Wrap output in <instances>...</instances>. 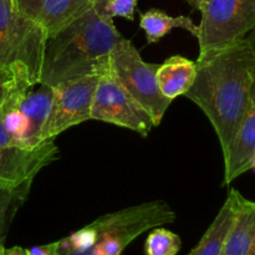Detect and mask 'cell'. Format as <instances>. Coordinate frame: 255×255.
I'll return each instance as SVG.
<instances>
[{"instance_id": "cell-9", "label": "cell", "mask_w": 255, "mask_h": 255, "mask_svg": "<svg viewBox=\"0 0 255 255\" xmlns=\"http://www.w3.org/2000/svg\"><path fill=\"white\" fill-rule=\"evenodd\" d=\"M255 157V75L249 101L228 153L224 157V184L253 168Z\"/></svg>"}, {"instance_id": "cell-26", "label": "cell", "mask_w": 255, "mask_h": 255, "mask_svg": "<svg viewBox=\"0 0 255 255\" xmlns=\"http://www.w3.org/2000/svg\"><path fill=\"white\" fill-rule=\"evenodd\" d=\"M92 1H94V4H96V2H99V1H101V0H92Z\"/></svg>"}, {"instance_id": "cell-19", "label": "cell", "mask_w": 255, "mask_h": 255, "mask_svg": "<svg viewBox=\"0 0 255 255\" xmlns=\"http://www.w3.org/2000/svg\"><path fill=\"white\" fill-rule=\"evenodd\" d=\"M56 253L57 255H94V252H92L91 248L86 249V251L72 249L66 238L56 242Z\"/></svg>"}, {"instance_id": "cell-4", "label": "cell", "mask_w": 255, "mask_h": 255, "mask_svg": "<svg viewBox=\"0 0 255 255\" xmlns=\"http://www.w3.org/2000/svg\"><path fill=\"white\" fill-rule=\"evenodd\" d=\"M158 65L143 61L129 40L122 37L110 54V70L124 89L151 116L154 127L161 124L171 100L158 87L156 72Z\"/></svg>"}, {"instance_id": "cell-15", "label": "cell", "mask_w": 255, "mask_h": 255, "mask_svg": "<svg viewBox=\"0 0 255 255\" xmlns=\"http://www.w3.org/2000/svg\"><path fill=\"white\" fill-rule=\"evenodd\" d=\"M29 191L30 187L9 188L0 186V244L4 242L16 212L26 201Z\"/></svg>"}, {"instance_id": "cell-18", "label": "cell", "mask_w": 255, "mask_h": 255, "mask_svg": "<svg viewBox=\"0 0 255 255\" xmlns=\"http://www.w3.org/2000/svg\"><path fill=\"white\" fill-rule=\"evenodd\" d=\"M66 239L72 249H76V251H86V249L92 248L96 244L97 234L95 232V229L89 224V226L84 227V228L79 229L75 233H72Z\"/></svg>"}, {"instance_id": "cell-22", "label": "cell", "mask_w": 255, "mask_h": 255, "mask_svg": "<svg viewBox=\"0 0 255 255\" xmlns=\"http://www.w3.org/2000/svg\"><path fill=\"white\" fill-rule=\"evenodd\" d=\"M246 39H247V41H248L249 46H251L252 51H253V54L255 55V25H254L253 29H252V31L247 35Z\"/></svg>"}, {"instance_id": "cell-2", "label": "cell", "mask_w": 255, "mask_h": 255, "mask_svg": "<svg viewBox=\"0 0 255 255\" xmlns=\"http://www.w3.org/2000/svg\"><path fill=\"white\" fill-rule=\"evenodd\" d=\"M114 20L96 5L79 19L46 37L40 84L54 87L86 76H101L110 54L122 39Z\"/></svg>"}, {"instance_id": "cell-14", "label": "cell", "mask_w": 255, "mask_h": 255, "mask_svg": "<svg viewBox=\"0 0 255 255\" xmlns=\"http://www.w3.org/2000/svg\"><path fill=\"white\" fill-rule=\"evenodd\" d=\"M35 86L29 89V91L24 95L20 102V111L29 120L32 142L35 144H40L39 134L49 116L54 91H52V87L46 86V85L39 84L40 87L37 90H34Z\"/></svg>"}, {"instance_id": "cell-24", "label": "cell", "mask_w": 255, "mask_h": 255, "mask_svg": "<svg viewBox=\"0 0 255 255\" xmlns=\"http://www.w3.org/2000/svg\"><path fill=\"white\" fill-rule=\"evenodd\" d=\"M4 252H5V247L4 244H0V255H4Z\"/></svg>"}, {"instance_id": "cell-20", "label": "cell", "mask_w": 255, "mask_h": 255, "mask_svg": "<svg viewBox=\"0 0 255 255\" xmlns=\"http://www.w3.org/2000/svg\"><path fill=\"white\" fill-rule=\"evenodd\" d=\"M55 247H56V242L51 244H47V246L34 247L31 249H27V255H51Z\"/></svg>"}, {"instance_id": "cell-17", "label": "cell", "mask_w": 255, "mask_h": 255, "mask_svg": "<svg viewBox=\"0 0 255 255\" xmlns=\"http://www.w3.org/2000/svg\"><path fill=\"white\" fill-rule=\"evenodd\" d=\"M138 0H101L96 2V6L109 17H124V19H134V10Z\"/></svg>"}, {"instance_id": "cell-11", "label": "cell", "mask_w": 255, "mask_h": 255, "mask_svg": "<svg viewBox=\"0 0 255 255\" xmlns=\"http://www.w3.org/2000/svg\"><path fill=\"white\" fill-rule=\"evenodd\" d=\"M196 74V61H192L181 55H173L163 64L158 65L156 76L163 96L172 101L176 97L186 95L193 85Z\"/></svg>"}, {"instance_id": "cell-10", "label": "cell", "mask_w": 255, "mask_h": 255, "mask_svg": "<svg viewBox=\"0 0 255 255\" xmlns=\"http://www.w3.org/2000/svg\"><path fill=\"white\" fill-rule=\"evenodd\" d=\"M234 219L227 234L222 255H255V202L231 189Z\"/></svg>"}, {"instance_id": "cell-23", "label": "cell", "mask_w": 255, "mask_h": 255, "mask_svg": "<svg viewBox=\"0 0 255 255\" xmlns=\"http://www.w3.org/2000/svg\"><path fill=\"white\" fill-rule=\"evenodd\" d=\"M187 1H188L189 5H191V6H193L194 9L201 10L202 7H203V5L206 4L207 0H187Z\"/></svg>"}, {"instance_id": "cell-16", "label": "cell", "mask_w": 255, "mask_h": 255, "mask_svg": "<svg viewBox=\"0 0 255 255\" xmlns=\"http://www.w3.org/2000/svg\"><path fill=\"white\" fill-rule=\"evenodd\" d=\"M182 241L178 234L166 228H154L144 243L146 255H177L181 251Z\"/></svg>"}, {"instance_id": "cell-21", "label": "cell", "mask_w": 255, "mask_h": 255, "mask_svg": "<svg viewBox=\"0 0 255 255\" xmlns=\"http://www.w3.org/2000/svg\"><path fill=\"white\" fill-rule=\"evenodd\" d=\"M4 255H27V249L21 248V247H12V248H5Z\"/></svg>"}, {"instance_id": "cell-27", "label": "cell", "mask_w": 255, "mask_h": 255, "mask_svg": "<svg viewBox=\"0 0 255 255\" xmlns=\"http://www.w3.org/2000/svg\"><path fill=\"white\" fill-rule=\"evenodd\" d=\"M253 168H255V157H254V163H253Z\"/></svg>"}, {"instance_id": "cell-13", "label": "cell", "mask_w": 255, "mask_h": 255, "mask_svg": "<svg viewBox=\"0 0 255 255\" xmlns=\"http://www.w3.org/2000/svg\"><path fill=\"white\" fill-rule=\"evenodd\" d=\"M234 219V201L232 194L224 202L223 207L218 212L217 217L196 248L188 255H222L227 234L231 229Z\"/></svg>"}, {"instance_id": "cell-12", "label": "cell", "mask_w": 255, "mask_h": 255, "mask_svg": "<svg viewBox=\"0 0 255 255\" xmlns=\"http://www.w3.org/2000/svg\"><path fill=\"white\" fill-rule=\"evenodd\" d=\"M139 26L146 34L148 44L158 42L162 37L166 36L171 30L176 27L187 30L194 37H198L199 34L198 25L194 24V21L189 16H184V15L172 16L159 9H149L141 14Z\"/></svg>"}, {"instance_id": "cell-6", "label": "cell", "mask_w": 255, "mask_h": 255, "mask_svg": "<svg viewBox=\"0 0 255 255\" xmlns=\"http://www.w3.org/2000/svg\"><path fill=\"white\" fill-rule=\"evenodd\" d=\"M91 120L107 122L147 137L154 125L151 116L124 89L112 71L100 76L91 104Z\"/></svg>"}, {"instance_id": "cell-5", "label": "cell", "mask_w": 255, "mask_h": 255, "mask_svg": "<svg viewBox=\"0 0 255 255\" xmlns=\"http://www.w3.org/2000/svg\"><path fill=\"white\" fill-rule=\"evenodd\" d=\"M199 11V54L242 41L255 25V0H207Z\"/></svg>"}, {"instance_id": "cell-25", "label": "cell", "mask_w": 255, "mask_h": 255, "mask_svg": "<svg viewBox=\"0 0 255 255\" xmlns=\"http://www.w3.org/2000/svg\"><path fill=\"white\" fill-rule=\"evenodd\" d=\"M51 255H57V253H56V247H55L54 252H52V253H51Z\"/></svg>"}, {"instance_id": "cell-3", "label": "cell", "mask_w": 255, "mask_h": 255, "mask_svg": "<svg viewBox=\"0 0 255 255\" xmlns=\"http://www.w3.org/2000/svg\"><path fill=\"white\" fill-rule=\"evenodd\" d=\"M46 32L20 10L17 0H0V71L22 64L40 84Z\"/></svg>"}, {"instance_id": "cell-8", "label": "cell", "mask_w": 255, "mask_h": 255, "mask_svg": "<svg viewBox=\"0 0 255 255\" xmlns=\"http://www.w3.org/2000/svg\"><path fill=\"white\" fill-rule=\"evenodd\" d=\"M17 4L46 36L69 26L95 5L92 0H17Z\"/></svg>"}, {"instance_id": "cell-1", "label": "cell", "mask_w": 255, "mask_h": 255, "mask_svg": "<svg viewBox=\"0 0 255 255\" xmlns=\"http://www.w3.org/2000/svg\"><path fill=\"white\" fill-rule=\"evenodd\" d=\"M196 64V79L184 96L208 117L226 157L248 105L255 55L244 39L226 49L199 54Z\"/></svg>"}, {"instance_id": "cell-7", "label": "cell", "mask_w": 255, "mask_h": 255, "mask_svg": "<svg viewBox=\"0 0 255 255\" xmlns=\"http://www.w3.org/2000/svg\"><path fill=\"white\" fill-rule=\"evenodd\" d=\"M100 76H86L52 87L54 97L39 142L54 141L59 134L91 120V104Z\"/></svg>"}]
</instances>
